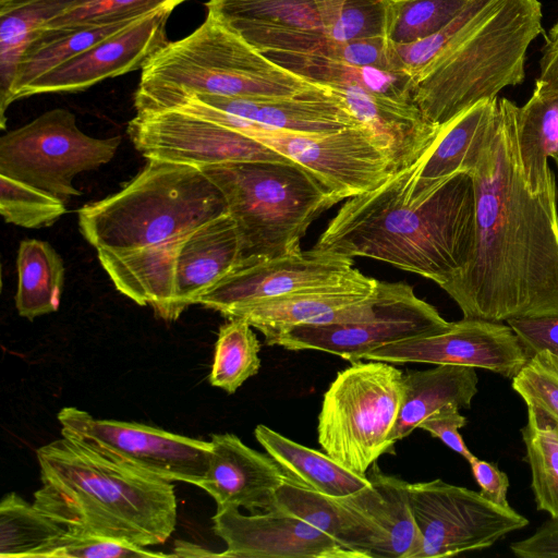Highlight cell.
<instances>
[{
  "instance_id": "31",
  "label": "cell",
  "mask_w": 558,
  "mask_h": 558,
  "mask_svg": "<svg viewBox=\"0 0 558 558\" xmlns=\"http://www.w3.org/2000/svg\"><path fill=\"white\" fill-rule=\"evenodd\" d=\"M144 16L99 25L45 29L26 49L16 68L8 97V107L16 100L19 93L37 77L125 29Z\"/></svg>"
},
{
  "instance_id": "27",
  "label": "cell",
  "mask_w": 558,
  "mask_h": 558,
  "mask_svg": "<svg viewBox=\"0 0 558 558\" xmlns=\"http://www.w3.org/2000/svg\"><path fill=\"white\" fill-rule=\"evenodd\" d=\"M514 130L524 182L538 193L555 178L548 158L558 156V89L537 78L529 100L515 105Z\"/></svg>"
},
{
  "instance_id": "2",
  "label": "cell",
  "mask_w": 558,
  "mask_h": 558,
  "mask_svg": "<svg viewBox=\"0 0 558 558\" xmlns=\"http://www.w3.org/2000/svg\"><path fill=\"white\" fill-rule=\"evenodd\" d=\"M226 213L222 193L201 168L147 159L119 192L77 214L82 235L117 290L172 322L179 252L193 231Z\"/></svg>"
},
{
  "instance_id": "51",
  "label": "cell",
  "mask_w": 558,
  "mask_h": 558,
  "mask_svg": "<svg viewBox=\"0 0 558 558\" xmlns=\"http://www.w3.org/2000/svg\"><path fill=\"white\" fill-rule=\"evenodd\" d=\"M554 161H555V165H556V168H557V171H558V156H556L555 158H553Z\"/></svg>"
},
{
  "instance_id": "24",
  "label": "cell",
  "mask_w": 558,
  "mask_h": 558,
  "mask_svg": "<svg viewBox=\"0 0 558 558\" xmlns=\"http://www.w3.org/2000/svg\"><path fill=\"white\" fill-rule=\"evenodd\" d=\"M274 507L317 527L355 558H384L381 531L341 497L324 495L289 478L276 490Z\"/></svg>"
},
{
  "instance_id": "25",
  "label": "cell",
  "mask_w": 558,
  "mask_h": 558,
  "mask_svg": "<svg viewBox=\"0 0 558 558\" xmlns=\"http://www.w3.org/2000/svg\"><path fill=\"white\" fill-rule=\"evenodd\" d=\"M367 477L369 485L342 500L381 531L384 558H415L421 538L409 504L410 483L384 473L376 462Z\"/></svg>"
},
{
  "instance_id": "9",
  "label": "cell",
  "mask_w": 558,
  "mask_h": 558,
  "mask_svg": "<svg viewBox=\"0 0 558 558\" xmlns=\"http://www.w3.org/2000/svg\"><path fill=\"white\" fill-rule=\"evenodd\" d=\"M121 136L95 138L80 130L63 108L44 112L0 138V174L22 181L65 205L81 192L73 179L98 169L116 155Z\"/></svg>"
},
{
  "instance_id": "30",
  "label": "cell",
  "mask_w": 558,
  "mask_h": 558,
  "mask_svg": "<svg viewBox=\"0 0 558 558\" xmlns=\"http://www.w3.org/2000/svg\"><path fill=\"white\" fill-rule=\"evenodd\" d=\"M78 0H0V126L16 68L48 23Z\"/></svg>"
},
{
  "instance_id": "23",
  "label": "cell",
  "mask_w": 558,
  "mask_h": 558,
  "mask_svg": "<svg viewBox=\"0 0 558 558\" xmlns=\"http://www.w3.org/2000/svg\"><path fill=\"white\" fill-rule=\"evenodd\" d=\"M240 262V238L226 213L193 231L175 262L174 307L178 317L186 307L230 272Z\"/></svg>"
},
{
  "instance_id": "6",
  "label": "cell",
  "mask_w": 558,
  "mask_h": 558,
  "mask_svg": "<svg viewBox=\"0 0 558 558\" xmlns=\"http://www.w3.org/2000/svg\"><path fill=\"white\" fill-rule=\"evenodd\" d=\"M141 70L136 113L172 109L196 94L278 98L320 86L274 63L209 15L190 35L168 41Z\"/></svg>"
},
{
  "instance_id": "40",
  "label": "cell",
  "mask_w": 558,
  "mask_h": 558,
  "mask_svg": "<svg viewBox=\"0 0 558 558\" xmlns=\"http://www.w3.org/2000/svg\"><path fill=\"white\" fill-rule=\"evenodd\" d=\"M512 389L527 408L558 425V356L541 351L512 378Z\"/></svg>"
},
{
  "instance_id": "21",
  "label": "cell",
  "mask_w": 558,
  "mask_h": 558,
  "mask_svg": "<svg viewBox=\"0 0 558 558\" xmlns=\"http://www.w3.org/2000/svg\"><path fill=\"white\" fill-rule=\"evenodd\" d=\"M189 97L248 120L266 130L328 133L350 126H363L341 99L324 86L300 95L278 98L226 97L201 94Z\"/></svg>"
},
{
  "instance_id": "5",
  "label": "cell",
  "mask_w": 558,
  "mask_h": 558,
  "mask_svg": "<svg viewBox=\"0 0 558 558\" xmlns=\"http://www.w3.org/2000/svg\"><path fill=\"white\" fill-rule=\"evenodd\" d=\"M539 0H483L465 27L418 75L413 101L441 128L525 78L526 52L543 33Z\"/></svg>"
},
{
  "instance_id": "44",
  "label": "cell",
  "mask_w": 558,
  "mask_h": 558,
  "mask_svg": "<svg viewBox=\"0 0 558 558\" xmlns=\"http://www.w3.org/2000/svg\"><path fill=\"white\" fill-rule=\"evenodd\" d=\"M506 323L520 339L527 357L544 350L558 356V316L512 318Z\"/></svg>"
},
{
  "instance_id": "33",
  "label": "cell",
  "mask_w": 558,
  "mask_h": 558,
  "mask_svg": "<svg viewBox=\"0 0 558 558\" xmlns=\"http://www.w3.org/2000/svg\"><path fill=\"white\" fill-rule=\"evenodd\" d=\"M66 530L15 493H9L1 499V558H49Z\"/></svg>"
},
{
  "instance_id": "42",
  "label": "cell",
  "mask_w": 558,
  "mask_h": 558,
  "mask_svg": "<svg viewBox=\"0 0 558 558\" xmlns=\"http://www.w3.org/2000/svg\"><path fill=\"white\" fill-rule=\"evenodd\" d=\"M483 0H469L462 11L444 28L432 36L408 45L393 44L397 66L413 78L465 27Z\"/></svg>"
},
{
  "instance_id": "4",
  "label": "cell",
  "mask_w": 558,
  "mask_h": 558,
  "mask_svg": "<svg viewBox=\"0 0 558 558\" xmlns=\"http://www.w3.org/2000/svg\"><path fill=\"white\" fill-rule=\"evenodd\" d=\"M41 486L34 505L68 530L148 547L177 524L172 482L112 461L63 436L36 452Z\"/></svg>"
},
{
  "instance_id": "34",
  "label": "cell",
  "mask_w": 558,
  "mask_h": 558,
  "mask_svg": "<svg viewBox=\"0 0 558 558\" xmlns=\"http://www.w3.org/2000/svg\"><path fill=\"white\" fill-rule=\"evenodd\" d=\"M497 99L481 101L444 125L438 141L418 160L417 178L436 181L464 171L492 118Z\"/></svg>"
},
{
  "instance_id": "1",
  "label": "cell",
  "mask_w": 558,
  "mask_h": 558,
  "mask_svg": "<svg viewBox=\"0 0 558 558\" xmlns=\"http://www.w3.org/2000/svg\"><path fill=\"white\" fill-rule=\"evenodd\" d=\"M515 104L498 98L464 171L475 193V246L441 289L465 318L558 316L557 185L531 192L514 130Z\"/></svg>"
},
{
  "instance_id": "35",
  "label": "cell",
  "mask_w": 558,
  "mask_h": 558,
  "mask_svg": "<svg viewBox=\"0 0 558 558\" xmlns=\"http://www.w3.org/2000/svg\"><path fill=\"white\" fill-rule=\"evenodd\" d=\"M521 434L536 508L558 520V425L527 408Z\"/></svg>"
},
{
  "instance_id": "19",
  "label": "cell",
  "mask_w": 558,
  "mask_h": 558,
  "mask_svg": "<svg viewBox=\"0 0 558 558\" xmlns=\"http://www.w3.org/2000/svg\"><path fill=\"white\" fill-rule=\"evenodd\" d=\"M345 1L208 0L206 8L207 15L263 52L291 34L312 33L330 38Z\"/></svg>"
},
{
  "instance_id": "46",
  "label": "cell",
  "mask_w": 558,
  "mask_h": 558,
  "mask_svg": "<svg viewBox=\"0 0 558 558\" xmlns=\"http://www.w3.org/2000/svg\"><path fill=\"white\" fill-rule=\"evenodd\" d=\"M521 558H558V520L549 519L526 538L510 544Z\"/></svg>"
},
{
  "instance_id": "45",
  "label": "cell",
  "mask_w": 558,
  "mask_h": 558,
  "mask_svg": "<svg viewBox=\"0 0 558 558\" xmlns=\"http://www.w3.org/2000/svg\"><path fill=\"white\" fill-rule=\"evenodd\" d=\"M456 404H447L425 418L421 429L440 439L447 447L462 456L469 463L476 457L466 447L459 429L466 425V417L460 413Z\"/></svg>"
},
{
  "instance_id": "8",
  "label": "cell",
  "mask_w": 558,
  "mask_h": 558,
  "mask_svg": "<svg viewBox=\"0 0 558 558\" xmlns=\"http://www.w3.org/2000/svg\"><path fill=\"white\" fill-rule=\"evenodd\" d=\"M404 395L403 373L384 361L353 362L324 393L318 442L348 470L366 471L395 444L391 433Z\"/></svg>"
},
{
  "instance_id": "37",
  "label": "cell",
  "mask_w": 558,
  "mask_h": 558,
  "mask_svg": "<svg viewBox=\"0 0 558 558\" xmlns=\"http://www.w3.org/2000/svg\"><path fill=\"white\" fill-rule=\"evenodd\" d=\"M469 0H393L387 37L396 45L427 38L448 25Z\"/></svg>"
},
{
  "instance_id": "22",
  "label": "cell",
  "mask_w": 558,
  "mask_h": 558,
  "mask_svg": "<svg viewBox=\"0 0 558 558\" xmlns=\"http://www.w3.org/2000/svg\"><path fill=\"white\" fill-rule=\"evenodd\" d=\"M377 281L356 269L339 282L302 289L239 308L228 319L244 318L265 338L296 325H329L341 308L371 296Z\"/></svg>"
},
{
  "instance_id": "13",
  "label": "cell",
  "mask_w": 558,
  "mask_h": 558,
  "mask_svg": "<svg viewBox=\"0 0 558 558\" xmlns=\"http://www.w3.org/2000/svg\"><path fill=\"white\" fill-rule=\"evenodd\" d=\"M313 173L341 201L366 193L397 171L371 131L350 126L328 133L266 130L243 132Z\"/></svg>"
},
{
  "instance_id": "29",
  "label": "cell",
  "mask_w": 558,
  "mask_h": 558,
  "mask_svg": "<svg viewBox=\"0 0 558 558\" xmlns=\"http://www.w3.org/2000/svg\"><path fill=\"white\" fill-rule=\"evenodd\" d=\"M254 435L291 478L318 493L344 497L371 484L367 475L354 473L326 452L300 445L266 425H257Z\"/></svg>"
},
{
  "instance_id": "48",
  "label": "cell",
  "mask_w": 558,
  "mask_h": 558,
  "mask_svg": "<svg viewBox=\"0 0 558 558\" xmlns=\"http://www.w3.org/2000/svg\"><path fill=\"white\" fill-rule=\"evenodd\" d=\"M538 78L558 89V39L545 40L539 59Z\"/></svg>"
},
{
  "instance_id": "12",
  "label": "cell",
  "mask_w": 558,
  "mask_h": 558,
  "mask_svg": "<svg viewBox=\"0 0 558 558\" xmlns=\"http://www.w3.org/2000/svg\"><path fill=\"white\" fill-rule=\"evenodd\" d=\"M381 299L368 319L351 324L296 325L265 338L268 345L287 350H316L351 363L364 353L411 338L429 336L451 325L412 286L380 281Z\"/></svg>"
},
{
  "instance_id": "15",
  "label": "cell",
  "mask_w": 558,
  "mask_h": 558,
  "mask_svg": "<svg viewBox=\"0 0 558 558\" xmlns=\"http://www.w3.org/2000/svg\"><path fill=\"white\" fill-rule=\"evenodd\" d=\"M527 359L507 323L463 317L441 332L385 344L364 353L360 361L461 365L512 379Z\"/></svg>"
},
{
  "instance_id": "39",
  "label": "cell",
  "mask_w": 558,
  "mask_h": 558,
  "mask_svg": "<svg viewBox=\"0 0 558 558\" xmlns=\"http://www.w3.org/2000/svg\"><path fill=\"white\" fill-rule=\"evenodd\" d=\"M187 0H78L51 20L47 28H73L143 16L161 9L174 10Z\"/></svg>"
},
{
  "instance_id": "3",
  "label": "cell",
  "mask_w": 558,
  "mask_h": 558,
  "mask_svg": "<svg viewBox=\"0 0 558 558\" xmlns=\"http://www.w3.org/2000/svg\"><path fill=\"white\" fill-rule=\"evenodd\" d=\"M418 160L377 187L348 198L314 248L367 257L442 288L471 260L475 246L473 179L461 171L426 181Z\"/></svg>"
},
{
  "instance_id": "20",
  "label": "cell",
  "mask_w": 558,
  "mask_h": 558,
  "mask_svg": "<svg viewBox=\"0 0 558 558\" xmlns=\"http://www.w3.org/2000/svg\"><path fill=\"white\" fill-rule=\"evenodd\" d=\"M211 453L199 486L217 509L244 508L251 513L274 508L275 493L291 478L269 456L246 446L233 434H215Z\"/></svg>"
},
{
  "instance_id": "17",
  "label": "cell",
  "mask_w": 558,
  "mask_h": 558,
  "mask_svg": "<svg viewBox=\"0 0 558 558\" xmlns=\"http://www.w3.org/2000/svg\"><path fill=\"white\" fill-rule=\"evenodd\" d=\"M172 9L145 15L25 86L17 99L46 93H73L142 69L169 40L167 22Z\"/></svg>"
},
{
  "instance_id": "41",
  "label": "cell",
  "mask_w": 558,
  "mask_h": 558,
  "mask_svg": "<svg viewBox=\"0 0 558 558\" xmlns=\"http://www.w3.org/2000/svg\"><path fill=\"white\" fill-rule=\"evenodd\" d=\"M149 558L173 557L100 534L66 530L49 558Z\"/></svg>"
},
{
  "instance_id": "38",
  "label": "cell",
  "mask_w": 558,
  "mask_h": 558,
  "mask_svg": "<svg viewBox=\"0 0 558 558\" xmlns=\"http://www.w3.org/2000/svg\"><path fill=\"white\" fill-rule=\"evenodd\" d=\"M65 213V204L54 196L0 174V214L5 222L37 229L54 223Z\"/></svg>"
},
{
  "instance_id": "26",
  "label": "cell",
  "mask_w": 558,
  "mask_h": 558,
  "mask_svg": "<svg viewBox=\"0 0 558 558\" xmlns=\"http://www.w3.org/2000/svg\"><path fill=\"white\" fill-rule=\"evenodd\" d=\"M404 395L391 441L408 437L430 414L447 404L470 409L478 392L475 368L438 364L403 374Z\"/></svg>"
},
{
  "instance_id": "7",
  "label": "cell",
  "mask_w": 558,
  "mask_h": 558,
  "mask_svg": "<svg viewBox=\"0 0 558 558\" xmlns=\"http://www.w3.org/2000/svg\"><path fill=\"white\" fill-rule=\"evenodd\" d=\"M222 193L240 238V262L301 250L312 222L341 202L293 161L250 160L201 167Z\"/></svg>"
},
{
  "instance_id": "32",
  "label": "cell",
  "mask_w": 558,
  "mask_h": 558,
  "mask_svg": "<svg viewBox=\"0 0 558 558\" xmlns=\"http://www.w3.org/2000/svg\"><path fill=\"white\" fill-rule=\"evenodd\" d=\"M15 307L29 320L56 312L60 306L65 269L61 256L37 239L20 242L16 257Z\"/></svg>"
},
{
  "instance_id": "28",
  "label": "cell",
  "mask_w": 558,
  "mask_h": 558,
  "mask_svg": "<svg viewBox=\"0 0 558 558\" xmlns=\"http://www.w3.org/2000/svg\"><path fill=\"white\" fill-rule=\"evenodd\" d=\"M260 53L312 84L326 88L359 85L376 96L414 105V78L405 72L373 65H353L311 53L278 50H267Z\"/></svg>"
},
{
  "instance_id": "18",
  "label": "cell",
  "mask_w": 558,
  "mask_h": 558,
  "mask_svg": "<svg viewBox=\"0 0 558 558\" xmlns=\"http://www.w3.org/2000/svg\"><path fill=\"white\" fill-rule=\"evenodd\" d=\"M211 520L227 545L220 557L355 558L329 535L276 507L248 515L235 507L217 509Z\"/></svg>"
},
{
  "instance_id": "14",
  "label": "cell",
  "mask_w": 558,
  "mask_h": 558,
  "mask_svg": "<svg viewBox=\"0 0 558 558\" xmlns=\"http://www.w3.org/2000/svg\"><path fill=\"white\" fill-rule=\"evenodd\" d=\"M128 134L146 159L198 168L250 160L291 161L242 132L178 109L136 113Z\"/></svg>"
},
{
  "instance_id": "11",
  "label": "cell",
  "mask_w": 558,
  "mask_h": 558,
  "mask_svg": "<svg viewBox=\"0 0 558 558\" xmlns=\"http://www.w3.org/2000/svg\"><path fill=\"white\" fill-rule=\"evenodd\" d=\"M408 495L421 538L415 558L483 550L529 524L511 507L498 506L481 492L440 478L409 484Z\"/></svg>"
},
{
  "instance_id": "49",
  "label": "cell",
  "mask_w": 558,
  "mask_h": 558,
  "mask_svg": "<svg viewBox=\"0 0 558 558\" xmlns=\"http://www.w3.org/2000/svg\"><path fill=\"white\" fill-rule=\"evenodd\" d=\"M175 553L173 554L174 557H182V556H187V557H195V556H215V557H220V554H215V553H211V551H208L195 544H192V543H185V542H181V543H178L177 544V547H175Z\"/></svg>"
},
{
  "instance_id": "16",
  "label": "cell",
  "mask_w": 558,
  "mask_h": 558,
  "mask_svg": "<svg viewBox=\"0 0 558 558\" xmlns=\"http://www.w3.org/2000/svg\"><path fill=\"white\" fill-rule=\"evenodd\" d=\"M356 269L352 258L312 248L238 263L197 301L229 317L234 311L302 289L339 282Z\"/></svg>"
},
{
  "instance_id": "10",
  "label": "cell",
  "mask_w": 558,
  "mask_h": 558,
  "mask_svg": "<svg viewBox=\"0 0 558 558\" xmlns=\"http://www.w3.org/2000/svg\"><path fill=\"white\" fill-rule=\"evenodd\" d=\"M61 434L99 454L141 472L199 486L208 469L211 444L157 427L96 418L65 407L58 413Z\"/></svg>"
},
{
  "instance_id": "36",
  "label": "cell",
  "mask_w": 558,
  "mask_h": 558,
  "mask_svg": "<svg viewBox=\"0 0 558 558\" xmlns=\"http://www.w3.org/2000/svg\"><path fill=\"white\" fill-rule=\"evenodd\" d=\"M260 343L244 318H230L220 326L209 374L211 386L234 393L260 367Z\"/></svg>"
},
{
  "instance_id": "50",
  "label": "cell",
  "mask_w": 558,
  "mask_h": 558,
  "mask_svg": "<svg viewBox=\"0 0 558 558\" xmlns=\"http://www.w3.org/2000/svg\"><path fill=\"white\" fill-rule=\"evenodd\" d=\"M558 39V22L550 28L549 33L546 35L545 40H555Z\"/></svg>"
},
{
  "instance_id": "43",
  "label": "cell",
  "mask_w": 558,
  "mask_h": 558,
  "mask_svg": "<svg viewBox=\"0 0 558 558\" xmlns=\"http://www.w3.org/2000/svg\"><path fill=\"white\" fill-rule=\"evenodd\" d=\"M393 0H347L330 38L336 43L386 36Z\"/></svg>"
},
{
  "instance_id": "47",
  "label": "cell",
  "mask_w": 558,
  "mask_h": 558,
  "mask_svg": "<svg viewBox=\"0 0 558 558\" xmlns=\"http://www.w3.org/2000/svg\"><path fill=\"white\" fill-rule=\"evenodd\" d=\"M472 474L481 488V494L501 507H511L508 501L509 478L498 466L475 458L471 463Z\"/></svg>"
}]
</instances>
